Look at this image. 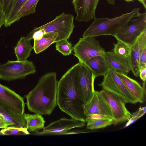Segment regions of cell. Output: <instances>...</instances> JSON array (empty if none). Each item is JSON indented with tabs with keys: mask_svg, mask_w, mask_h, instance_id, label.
Wrapping results in <instances>:
<instances>
[{
	"mask_svg": "<svg viewBox=\"0 0 146 146\" xmlns=\"http://www.w3.org/2000/svg\"><path fill=\"white\" fill-rule=\"evenodd\" d=\"M114 44L112 51L114 54L122 57L128 58L130 55L131 46L118 39Z\"/></svg>",
	"mask_w": 146,
	"mask_h": 146,
	"instance_id": "obj_23",
	"label": "cell"
},
{
	"mask_svg": "<svg viewBox=\"0 0 146 146\" xmlns=\"http://www.w3.org/2000/svg\"><path fill=\"white\" fill-rule=\"evenodd\" d=\"M138 1H139L140 3H142V0H137Z\"/></svg>",
	"mask_w": 146,
	"mask_h": 146,
	"instance_id": "obj_38",
	"label": "cell"
},
{
	"mask_svg": "<svg viewBox=\"0 0 146 146\" xmlns=\"http://www.w3.org/2000/svg\"><path fill=\"white\" fill-rule=\"evenodd\" d=\"M139 76L143 82H146V68H143L139 69Z\"/></svg>",
	"mask_w": 146,
	"mask_h": 146,
	"instance_id": "obj_34",
	"label": "cell"
},
{
	"mask_svg": "<svg viewBox=\"0 0 146 146\" xmlns=\"http://www.w3.org/2000/svg\"><path fill=\"white\" fill-rule=\"evenodd\" d=\"M58 34L55 32L45 33L40 39L34 40L33 49L35 53L38 54L46 50L52 44L55 43Z\"/></svg>",
	"mask_w": 146,
	"mask_h": 146,
	"instance_id": "obj_22",
	"label": "cell"
},
{
	"mask_svg": "<svg viewBox=\"0 0 146 146\" xmlns=\"http://www.w3.org/2000/svg\"><path fill=\"white\" fill-rule=\"evenodd\" d=\"M24 117L26 122V127L29 131L36 132L44 127L45 121L42 115L24 113Z\"/></svg>",
	"mask_w": 146,
	"mask_h": 146,
	"instance_id": "obj_20",
	"label": "cell"
},
{
	"mask_svg": "<svg viewBox=\"0 0 146 146\" xmlns=\"http://www.w3.org/2000/svg\"><path fill=\"white\" fill-rule=\"evenodd\" d=\"M104 76L102 81L98 84L102 89L118 96L126 103L134 104L137 102L115 72L109 70Z\"/></svg>",
	"mask_w": 146,
	"mask_h": 146,
	"instance_id": "obj_10",
	"label": "cell"
},
{
	"mask_svg": "<svg viewBox=\"0 0 146 146\" xmlns=\"http://www.w3.org/2000/svg\"><path fill=\"white\" fill-rule=\"evenodd\" d=\"M125 1L127 2H129L130 1H133V0H124Z\"/></svg>",
	"mask_w": 146,
	"mask_h": 146,
	"instance_id": "obj_37",
	"label": "cell"
},
{
	"mask_svg": "<svg viewBox=\"0 0 146 146\" xmlns=\"http://www.w3.org/2000/svg\"><path fill=\"white\" fill-rule=\"evenodd\" d=\"M139 69L143 68H146V47L145 48L141 54L139 59Z\"/></svg>",
	"mask_w": 146,
	"mask_h": 146,
	"instance_id": "obj_29",
	"label": "cell"
},
{
	"mask_svg": "<svg viewBox=\"0 0 146 146\" xmlns=\"http://www.w3.org/2000/svg\"><path fill=\"white\" fill-rule=\"evenodd\" d=\"M30 41L26 36H22L19 39L14 48L17 60H26L29 57L33 49Z\"/></svg>",
	"mask_w": 146,
	"mask_h": 146,
	"instance_id": "obj_19",
	"label": "cell"
},
{
	"mask_svg": "<svg viewBox=\"0 0 146 146\" xmlns=\"http://www.w3.org/2000/svg\"><path fill=\"white\" fill-rule=\"evenodd\" d=\"M131 21L129 25L128 24L119 29L114 37L116 39L132 46L146 30V13H139Z\"/></svg>",
	"mask_w": 146,
	"mask_h": 146,
	"instance_id": "obj_8",
	"label": "cell"
},
{
	"mask_svg": "<svg viewBox=\"0 0 146 146\" xmlns=\"http://www.w3.org/2000/svg\"><path fill=\"white\" fill-rule=\"evenodd\" d=\"M103 56L110 70L126 75L131 71L128 58L120 56L112 51H105Z\"/></svg>",
	"mask_w": 146,
	"mask_h": 146,
	"instance_id": "obj_16",
	"label": "cell"
},
{
	"mask_svg": "<svg viewBox=\"0 0 146 146\" xmlns=\"http://www.w3.org/2000/svg\"><path fill=\"white\" fill-rule=\"evenodd\" d=\"M86 122L87 128L90 130L104 128L114 124L112 119H100L90 121Z\"/></svg>",
	"mask_w": 146,
	"mask_h": 146,
	"instance_id": "obj_25",
	"label": "cell"
},
{
	"mask_svg": "<svg viewBox=\"0 0 146 146\" xmlns=\"http://www.w3.org/2000/svg\"><path fill=\"white\" fill-rule=\"evenodd\" d=\"M56 74L47 73L39 79L35 87L26 95L28 110L35 113L50 115L57 105Z\"/></svg>",
	"mask_w": 146,
	"mask_h": 146,
	"instance_id": "obj_2",
	"label": "cell"
},
{
	"mask_svg": "<svg viewBox=\"0 0 146 146\" xmlns=\"http://www.w3.org/2000/svg\"><path fill=\"white\" fill-rule=\"evenodd\" d=\"M142 4L145 9H146V0H142Z\"/></svg>",
	"mask_w": 146,
	"mask_h": 146,
	"instance_id": "obj_36",
	"label": "cell"
},
{
	"mask_svg": "<svg viewBox=\"0 0 146 146\" xmlns=\"http://www.w3.org/2000/svg\"><path fill=\"white\" fill-rule=\"evenodd\" d=\"M3 135H28L30 134L26 127H8L0 131Z\"/></svg>",
	"mask_w": 146,
	"mask_h": 146,
	"instance_id": "obj_27",
	"label": "cell"
},
{
	"mask_svg": "<svg viewBox=\"0 0 146 146\" xmlns=\"http://www.w3.org/2000/svg\"><path fill=\"white\" fill-rule=\"evenodd\" d=\"M84 122L74 119L61 118L44 127L42 131L35 132L37 135H63L78 133L82 132L70 131L71 129L81 127L85 125Z\"/></svg>",
	"mask_w": 146,
	"mask_h": 146,
	"instance_id": "obj_12",
	"label": "cell"
},
{
	"mask_svg": "<svg viewBox=\"0 0 146 146\" xmlns=\"http://www.w3.org/2000/svg\"><path fill=\"white\" fill-rule=\"evenodd\" d=\"M73 50L79 62L83 64L93 57L103 56L105 52L98 40L88 36L80 38L73 46Z\"/></svg>",
	"mask_w": 146,
	"mask_h": 146,
	"instance_id": "obj_7",
	"label": "cell"
},
{
	"mask_svg": "<svg viewBox=\"0 0 146 146\" xmlns=\"http://www.w3.org/2000/svg\"><path fill=\"white\" fill-rule=\"evenodd\" d=\"M27 0H13L11 6L5 14L4 25L10 26L17 21L18 13Z\"/></svg>",
	"mask_w": 146,
	"mask_h": 146,
	"instance_id": "obj_21",
	"label": "cell"
},
{
	"mask_svg": "<svg viewBox=\"0 0 146 146\" xmlns=\"http://www.w3.org/2000/svg\"><path fill=\"white\" fill-rule=\"evenodd\" d=\"M84 64L91 70L96 78L104 76L110 70L103 56L93 57L87 60Z\"/></svg>",
	"mask_w": 146,
	"mask_h": 146,
	"instance_id": "obj_18",
	"label": "cell"
},
{
	"mask_svg": "<svg viewBox=\"0 0 146 146\" xmlns=\"http://www.w3.org/2000/svg\"><path fill=\"white\" fill-rule=\"evenodd\" d=\"M146 112V107L145 106H140L138 110L133 113L132 115L135 116L139 119Z\"/></svg>",
	"mask_w": 146,
	"mask_h": 146,
	"instance_id": "obj_30",
	"label": "cell"
},
{
	"mask_svg": "<svg viewBox=\"0 0 146 146\" xmlns=\"http://www.w3.org/2000/svg\"><path fill=\"white\" fill-rule=\"evenodd\" d=\"M146 47V30L139 37L131 46L130 56L128 58L131 71L134 76H139V59L140 56L145 48Z\"/></svg>",
	"mask_w": 146,
	"mask_h": 146,
	"instance_id": "obj_15",
	"label": "cell"
},
{
	"mask_svg": "<svg viewBox=\"0 0 146 146\" xmlns=\"http://www.w3.org/2000/svg\"><path fill=\"white\" fill-rule=\"evenodd\" d=\"M139 13V8H136L129 12L113 18L96 17L84 31L82 36L94 37L111 35L114 37L119 29L129 24Z\"/></svg>",
	"mask_w": 146,
	"mask_h": 146,
	"instance_id": "obj_4",
	"label": "cell"
},
{
	"mask_svg": "<svg viewBox=\"0 0 146 146\" xmlns=\"http://www.w3.org/2000/svg\"><path fill=\"white\" fill-rule=\"evenodd\" d=\"M74 20L72 15L63 12L50 22L36 28L44 34L52 32L57 33L58 36L56 43L61 40L69 38L75 27Z\"/></svg>",
	"mask_w": 146,
	"mask_h": 146,
	"instance_id": "obj_6",
	"label": "cell"
},
{
	"mask_svg": "<svg viewBox=\"0 0 146 146\" xmlns=\"http://www.w3.org/2000/svg\"><path fill=\"white\" fill-rule=\"evenodd\" d=\"M81 63L74 65L62 76L57 84V104L60 109L72 118L86 122L84 104L76 90Z\"/></svg>",
	"mask_w": 146,
	"mask_h": 146,
	"instance_id": "obj_1",
	"label": "cell"
},
{
	"mask_svg": "<svg viewBox=\"0 0 146 146\" xmlns=\"http://www.w3.org/2000/svg\"><path fill=\"white\" fill-rule=\"evenodd\" d=\"M3 9L6 14L9 10L13 0H2Z\"/></svg>",
	"mask_w": 146,
	"mask_h": 146,
	"instance_id": "obj_32",
	"label": "cell"
},
{
	"mask_svg": "<svg viewBox=\"0 0 146 146\" xmlns=\"http://www.w3.org/2000/svg\"><path fill=\"white\" fill-rule=\"evenodd\" d=\"M97 91L108 105L112 112L114 125L128 121L130 119L132 114L126 108V103L122 99L104 89Z\"/></svg>",
	"mask_w": 146,
	"mask_h": 146,
	"instance_id": "obj_11",
	"label": "cell"
},
{
	"mask_svg": "<svg viewBox=\"0 0 146 146\" xmlns=\"http://www.w3.org/2000/svg\"><path fill=\"white\" fill-rule=\"evenodd\" d=\"M107 119L112 118L108 116L103 115L100 114H92L86 116V122L90 121Z\"/></svg>",
	"mask_w": 146,
	"mask_h": 146,
	"instance_id": "obj_28",
	"label": "cell"
},
{
	"mask_svg": "<svg viewBox=\"0 0 146 146\" xmlns=\"http://www.w3.org/2000/svg\"><path fill=\"white\" fill-rule=\"evenodd\" d=\"M116 73L126 88L136 99L137 102L143 103L145 99L144 86L146 82H143L144 86H142L137 81L129 77L127 75Z\"/></svg>",
	"mask_w": 146,
	"mask_h": 146,
	"instance_id": "obj_17",
	"label": "cell"
},
{
	"mask_svg": "<svg viewBox=\"0 0 146 146\" xmlns=\"http://www.w3.org/2000/svg\"><path fill=\"white\" fill-rule=\"evenodd\" d=\"M134 1V0H133Z\"/></svg>",
	"mask_w": 146,
	"mask_h": 146,
	"instance_id": "obj_39",
	"label": "cell"
},
{
	"mask_svg": "<svg viewBox=\"0 0 146 146\" xmlns=\"http://www.w3.org/2000/svg\"><path fill=\"white\" fill-rule=\"evenodd\" d=\"M39 0H27L17 14V21L22 17L33 14L36 12L37 4Z\"/></svg>",
	"mask_w": 146,
	"mask_h": 146,
	"instance_id": "obj_24",
	"label": "cell"
},
{
	"mask_svg": "<svg viewBox=\"0 0 146 146\" xmlns=\"http://www.w3.org/2000/svg\"><path fill=\"white\" fill-rule=\"evenodd\" d=\"M99 2V0H72V3L76 14L75 20L87 22L94 19Z\"/></svg>",
	"mask_w": 146,
	"mask_h": 146,
	"instance_id": "obj_13",
	"label": "cell"
},
{
	"mask_svg": "<svg viewBox=\"0 0 146 146\" xmlns=\"http://www.w3.org/2000/svg\"><path fill=\"white\" fill-rule=\"evenodd\" d=\"M10 125V124L0 113V128H4Z\"/></svg>",
	"mask_w": 146,
	"mask_h": 146,
	"instance_id": "obj_33",
	"label": "cell"
},
{
	"mask_svg": "<svg viewBox=\"0 0 146 146\" xmlns=\"http://www.w3.org/2000/svg\"><path fill=\"white\" fill-rule=\"evenodd\" d=\"M82 107L86 117L92 114H100L106 115L113 119L112 112L108 105L97 91H95L90 102L86 105L83 104Z\"/></svg>",
	"mask_w": 146,
	"mask_h": 146,
	"instance_id": "obj_14",
	"label": "cell"
},
{
	"mask_svg": "<svg viewBox=\"0 0 146 146\" xmlns=\"http://www.w3.org/2000/svg\"><path fill=\"white\" fill-rule=\"evenodd\" d=\"M108 3L111 5H114L115 4V1L114 0H106Z\"/></svg>",
	"mask_w": 146,
	"mask_h": 146,
	"instance_id": "obj_35",
	"label": "cell"
},
{
	"mask_svg": "<svg viewBox=\"0 0 146 146\" xmlns=\"http://www.w3.org/2000/svg\"><path fill=\"white\" fill-rule=\"evenodd\" d=\"M5 13L4 12L3 7L2 0H0V29L4 25Z\"/></svg>",
	"mask_w": 146,
	"mask_h": 146,
	"instance_id": "obj_31",
	"label": "cell"
},
{
	"mask_svg": "<svg viewBox=\"0 0 146 146\" xmlns=\"http://www.w3.org/2000/svg\"><path fill=\"white\" fill-rule=\"evenodd\" d=\"M25 104L23 98L0 84V113L18 127H26L24 117Z\"/></svg>",
	"mask_w": 146,
	"mask_h": 146,
	"instance_id": "obj_3",
	"label": "cell"
},
{
	"mask_svg": "<svg viewBox=\"0 0 146 146\" xmlns=\"http://www.w3.org/2000/svg\"><path fill=\"white\" fill-rule=\"evenodd\" d=\"M56 43V50L64 56L69 55L73 50V46L67 39L61 40Z\"/></svg>",
	"mask_w": 146,
	"mask_h": 146,
	"instance_id": "obj_26",
	"label": "cell"
},
{
	"mask_svg": "<svg viewBox=\"0 0 146 146\" xmlns=\"http://www.w3.org/2000/svg\"><path fill=\"white\" fill-rule=\"evenodd\" d=\"M35 66L32 61L24 60H8L0 64V79L10 81L23 78L35 73Z\"/></svg>",
	"mask_w": 146,
	"mask_h": 146,
	"instance_id": "obj_5",
	"label": "cell"
},
{
	"mask_svg": "<svg viewBox=\"0 0 146 146\" xmlns=\"http://www.w3.org/2000/svg\"><path fill=\"white\" fill-rule=\"evenodd\" d=\"M80 63L76 90L84 104L86 105L90 102L94 96L95 91L94 82L96 77L85 64Z\"/></svg>",
	"mask_w": 146,
	"mask_h": 146,
	"instance_id": "obj_9",
	"label": "cell"
}]
</instances>
